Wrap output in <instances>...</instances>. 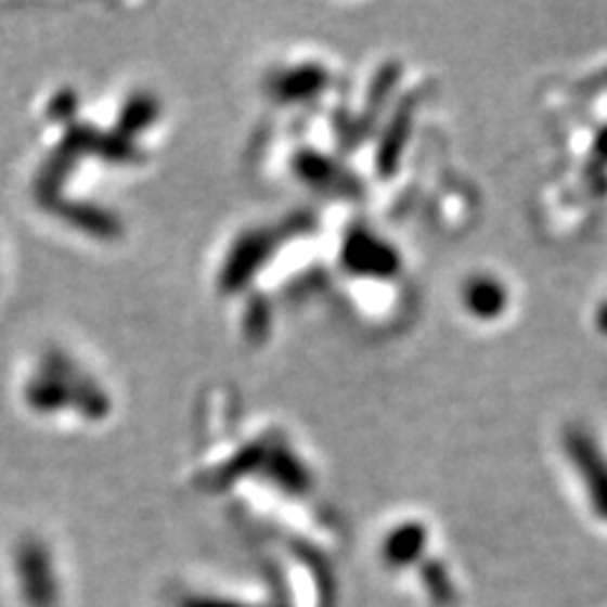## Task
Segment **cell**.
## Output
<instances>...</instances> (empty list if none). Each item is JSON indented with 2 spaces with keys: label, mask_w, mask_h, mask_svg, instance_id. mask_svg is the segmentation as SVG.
I'll list each match as a JSON object with an SVG mask.
<instances>
[{
  "label": "cell",
  "mask_w": 607,
  "mask_h": 607,
  "mask_svg": "<svg viewBox=\"0 0 607 607\" xmlns=\"http://www.w3.org/2000/svg\"><path fill=\"white\" fill-rule=\"evenodd\" d=\"M46 567L41 559V552L36 546H23L15 557V569H18V580L23 584V595L30 605L46 603Z\"/></svg>",
  "instance_id": "6da1fadb"
}]
</instances>
